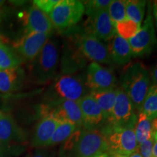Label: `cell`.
<instances>
[{
	"instance_id": "obj_25",
	"label": "cell",
	"mask_w": 157,
	"mask_h": 157,
	"mask_svg": "<svg viewBox=\"0 0 157 157\" xmlns=\"http://www.w3.org/2000/svg\"><path fill=\"white\" fill-rule=\"evenodd\" d=\"M22 58L10 50L7 45L0 42V70L19 67Z\"/></svg>"
},
{
	"instance_id": "obj_9",
	"label": "cell",
	"mask_w": 157,
	"mask_h": 157,
	"mask_svg": "<svg viewBox=\"0 0 157 157\" xmlns=\"http://www.w3.org/2000/svg\"><path fill=\"white\" fill-rule=\"evenodd\" d=\"M128 42L134 57L148 56L157 48V39L151 6H149L148 14L142 26Z\"/></svg>"
},
{
	"instance_id": "obj_13",
	"label": "cell",
	"mask_w": 157,
	"mask_h": 157,
	"mask_svg": "<svg viewBox=\"0 0 157 157\" xmlns=\"http://www.w3.org/2000/svg\"><path fill=\"white\" fill-rule=\"evenodd\" d=\"M87 59L70 36L66 39L63 48L60 59V73H79L87 65Z\"/></svg>"
},
{
	"instance_id": "obj_24",
	"label": "cell",
	"mask_w": 157,
	"mask_h": 157,
	"mask_svg": "<svg viewBox=\"0 0 157 157\" xmlns=\"http://www.w3.org/2000/svg\"><path fill=\"white\" fill-rule=\"evenodd\" d=\"M135 134L138 145L154 137L152 132L151 121L149 120L143 113L139 112L136 125L135 127Z\"/></svg>"
},
{
	"instance_id": "obj_38",
	"label": "cell",
	"mask_w": 157,
	"mask_h": 157,
	"mask_svg": "<svg viewBox=\"0 0 157 157\" xmlns=\"http://www.w3.org/2000/svg\"><path fill=\"white\" fill-rule=\"evenodd\" d=\"M117 157H142V156L140 154V153L138 152V151H135L132 154L127 155V156H117Z\"/></svg>"
},
{
	"instance_id": "obj_2",
	"label": "cell",
	"mask_w": 157,
	"mask_h": 157,
	"mask_svg": "<svg viewBox=\"0 0 157 157\" xmlns=\"http://www.w3.org/2000/svg\"><path fill=\"white\" fill-rule=\"evenodd\" d=\"M89 93L85 75L78 73H60L56 76L47 90L43 103L61 101L77 102Z\"/></svg>"
},
{
	"instance_id": "obj_33",
	"label": "cell",
	"mask_w": 157,
	"mask_h": 157,
	"mask_svg": "<svg viewBox=\"0 0 157 157\" xmlns=\"http://www.w3.org/2000/svg\"><path fill=\"white\" fill-rule=\"evenodd\" d=\"M149 74H150V77L152 79L153 84L157 86V63L153 66Z\"/></svg>"
},
{
	"instance_id": "obj_10",
	"label": "cell",
	"mask_w": 157,
	"mask_h": 157,
	"mask_svg": "<svg viewBox=\"0 0 157 157\" xmlns=\"http://www.w3.org/2000/svg\"><path fill=\"white\" fill-rule=\"evenodd\" d=\"M40 113L42 117H54L60 121H67L73 124L77 128L83 127L81 110L76 101H61L42 103Z\"/></svg>"
},
{
	"instance_id": "obj_20",
	"label": "cell",
	"mask_w": 157,
	"mask_h": 157,
	"mask_svg": "<svg viewBox=\"0 0 157 157\" xmlns=\"http://www.w3.org/2000/svg\"><path fill=\"white\" fill-rule=\"evenodd\" d=\"M23 78V73L20 66L0 70V93H9L19 89Z\"/></svg>"
},
{
	"instance_id": "obj_31",
	"label": "cell",
	"mask_w": 157,
	"mask_h": 157,
	"mask_svg": "<svg viewBox=\"0 0 157 157\" xmlns=\"http://www.w3.org/2000/svg\"><path fill=\"white\" fill-rule=\"evenodd\" d=\"M154 137L145 141L138 146V152L142 157H153L152 149L154 146Z\"/></svg>"
},
{
	"instance_id": "obj_34",
	"label": "cell",
	"mask_w": 157,
	"mask_h": 157,
	"mask_svg": "<svg viewBox=\"0 0 157 157\" xmlns=\"http://www.w3.org/2000/svg\"><path fill=\"white\" fill-rule=\"evenodd\" d=\"M154 146L152 149L153 157H157V131L154 133Z\"/></svg>"
},
{
	"instance_id": "obj_16",
	"label": "cell",
	"mask_w": 157,
	"mask_h": 157,
	"mask_svg": "<svg viewBox=\"0 0 157 157\" xmlns=\"http://www.w3.org/2000/svg\"><path fill=\"white\" fill-rule=\"evenodd\" d=\"M81 110L83 127L85 129H94L105 124L103 114L97 102L90 94L84 96L77 101Z\"/></svg>"
},
{
	"instance_id": "obj_15",
	"label": "cell",
	"mask_w": 157,
	"mask_h": 157,
	"mask_svg": "<svg viewBox=\"0 0 157 157\" xmlns=\"http://www.w3.org/2000/svg\"><path fill=\"white\" fill-rule=\"evenodd\" d=\"M52 36V33H27L22 38L14 42L13 47L23 58L31 61L36 58L47 41Z\"/></svg>"
},
{
	"instance_id": "obj_36",
	"label": "cell",
	"mask_w": 157,
	"mask_h": 157,
	"mask_svg": "<svg viewBox=\"0 0 157 157\" xmlns=\"http://www.w3.org/2000/svg\"><path fill=\"white\" fill-rule=\"evenodd\" d=\"M13 155H12L10 153H9L7 151L0 148V157H13Z\"/></svg>"
},
{
	"instance_id": "obj_29",
	"label": "cell",
	"mask_w": 157,
	"mask_h": 157,
	"mask_svg": "<svg viewBox=\"0 0 157 157\" xmlns=\"http://www.w3.org/2000/svg\"><path fill=\"white\" fill-rule=\"evenodd\" d=\"M111 2V0H92L83 2L84 13L87 15V16H89L95 12L108 10Z\"/></svg>"
},
{
	"instance_id": "obj_1",
	"label": "cell",
	"mask_w": 157,
	"mask_h": 157,
	"mask_svg": "<svg viewBox=\"0 0 157 157\" xmlns=\"http://www.w3.org/2000/svg\"><path fill=\"white\" fill-rule=\"evenodd\" d=\"M107 152V143L101 129L78 128L63 144L60 157H95Z\"/></svg>"
},
{
	"instance_id": "obj_18",
	"label": "cell",
	"mask_w": 157,
	"mask_h": 157,
	"mask_svg": "<svg viewBox=\"0 0 157 157\" xmlns=\"http://www.w3.org/2000/svg\"><path fill=\"white\" fill-rule=\"evenodd\" d=\"M60 121L52 117H44L37 123L31 139L35 148H44Z\"/></svg>"
},
{
	"instance_id": "obj_3",
	"label": "cell",
	"mask_w": 157,
	"mask_h": 157,
	"mask_svg": "<svg viewBox=\"0 0 157 157\" xmlns=\"http://www.w3.org/2000/svg\"><path fill=\"white\" fill-rule=\"evenodd\" d=\"M29 65V74L35 84H44L53 81L58 75L60 63V44L51 36L39 53Z\"/></svg>"
},
{
	"instance_id": "obj_30",
	"label": "cell",
	"mask_w": 157,
	"mask_h": 157,
	"mask_svg": "<svg viewBox=\"0 0 157 157\" xmlns=\"http://www.w3.org/2000/svg\"><path fill=\"white\" fill-rule=\"evenodd\" d=\"M59 1L60 0H36L33 2V5L48 15Z\"/></svg>"
},
{
	"instance_id": "obj_12",
	"label": "cell",
	"mask_w": 157,
	"mask_h": 157,
	"mask_svg": "<svg viewBox=\"0 0 157 157\" xmlns=\"http://www.w3.org/2000/svg\"><path fill=\"white\" fill-rule=\"evenodd\" d=\"M85 77L90 93L107 91L116 88L117 78L113 71L98 63L92 62L88 65Z\"/></svg>"
},
{
	"instance_id": "obj_26",
	"label": "cell",
	"mask_w": 157,
	"mask_h": 157,
	"mask_svg": "<svg viewBox=\"0 0 157 157\" xmlns=\"http://www.w3.org/2000/svg\"><path fill=\"white\" fill-rule=\"evenodd\" d=\"M146 1L129 0L126 3V17L133 22L141 25L146 10Z\"/></svg>"
},
{
	"instance_id": "obj_28",
	"label": "cell",
	"mask_w": 157,
	"mask_h": 157,
	"mask_svg": "<svg viewBox=\"0 0 157 157\" xmlns=\"http://www.w3.org/2000/svg\"><path fill=\"white\" fill-rule=\"evenodd\" d=\"M140 25L126 18L116 25V31L119 36L126 40H128L137 34L140 28Z\"/></svg>"
},
{
	"instance_id": "obj_23",
	"label": "cell",
	"mask_w": 157,
	"mask_h": 157,
	"mask_svg": "<svg viewBox=\"0 0 157 157\" xmlns=\"http://www.w3.org/2000/svg\"><path fill=\"white\" fill-rule=\"evenodd\" d=\"M77 129V127L73 124L67 121H60L50 140L47 143L46 147L54 146L64 143Z\"/></svg>"
},
{
	"instance_id": "obj_19",
	"label": "cell",
	"mask_w": 157,
	"mask_h": 157,
	"mask_svg": "<svg viewBox=\"0 0 157 157\" xmlns=\"http://www.w3.org/2000/svg\"><path fill=\"white\" fill-rule=\"evenodd\" d=\"M110 41L111 43L108 48L112 62L119 66H124L128 63L132 57L128 40L116 34Z\"/></svg>"
},
{
	"instance_id": "obj_37",
	"label": "cell",
	"mask_w": 157,
	"mask_h": 157,
	"mask_svg": "<svg viewBox=\"0 0 157 157\" xmlns=\"http://www.w3.org/2000/svg\"><path fill=\"white\" fill-rule=\"evenodd\" d=\"M151 128L153 133H154L156 131H157V118L151 121Z\"/></svg>"
},
{
	"instance_id": "obj_32",
	"label": "cell",
	"mask_w": 157,
	"mask_h": 157,
	"mask_svg": "<svg viewBox=\"0 0 157 157\" xmlns=\"http://www.w3.org/2000/svg\"><path fill=\"white\" fill-rule=\"evenodd\" d=\"M53 156L54 154L49 150L39 148L29 151L25 157H53Z\"/></svg>"
},
{
	"instance_id": "obj_4",
	"label": "cell",
	"mask_w": 157,
	"mask_h": 157,
	"mask_svg": "<svg viewBox=\"0 0 157 157\" xmlns=\"http://www.w3.org/2000/svg\"><path fill=\"white\" fill-rule=\"evenodd\" d=\"M119 84L135 109L140 112L150 87V74L147 68L140 63L131 65L123 72Z\"/></svg>"
},
{
	"instance_id": "obj_40",
	"label": "cell",
	"mask_w": 157,
	"mask_h": 157,
	"mask_svg": "<svg viewBox=\"0 0 157 157\" xmlns=\"http://www.w3.org/2000/svg\"><path fill=\"white\" fill-rule=\"evenodd\" d=\"M4 2H4V1H0V7H1V6L3 5Z\"/></svg>"
},
{
	"instance_id": "obj_7",
	"label": "cell",
	"mask_w": 157,
	"mask_h": 157,
	"mask_svg": "<svg viewBox=\"0 0 157 157\" xmlns=\"http://www.w3.org/2000/svg\"><path fill=\"white\" fill-rule=\"evenodd\" d=\"M26 139L24 130L15 119L0 110V148L14 156L23 151Z\"/></svg>"
},
{
	"instance_id": "obj_21",
	"label": "cell",
	"mask_w": 157,
	"mask_h": 157,
	"mask_svg": "<svg viewBox=\"0 0 157 157\" xmlns=\"http://www.w3.org/2000/svg\"><path fill=\"white\" fill-rule=\"evenodd\" d=\"M117 88L116 87L115 89L107 90V91L90 93V95L93 96L94 99L97 102L100 109H101L104 119H105V124L109 121L111 113H112L116 100V95H117Z\"/></svg>"
},
{
	"instance_id": "obj_17",
	"label": "cell",
	"mask_w": 157,
	"mask_h": 157,
	"mask_svg": "<svg viewBox=\"0 0 157 157\" xmlns=\"http://www.w3.org/2000/svg\"><path fill=\"white\" fill-rule=\"evenodd\" d=\"M23 25L25 33H52L53 25L48 15L33 5L23 14Z\"/></svg>"
},
{
	"instance_id": "obj_5",
	"label": "cell",
	"mask_w": 157,
	"mask_h": 157,
	"mask_svg": "<svg viewBox=\"0 0 157 157\" xmlns=\"http://www.w3.org/2000/svg\"><path fill=\"white\" fill-rule=\"evenodd\" d=\"M101 131L107 143V154L115 156H127L138 151L135 128L105 124Z\"/></svg>"
},
{
	"instance_id": "obj_14",
	"label": "cell",
	"mask_w": 157,
	"mask_h": 157,
	"mask_svg": "<svg viewBox=\"0 0 157 157\" xmlns=\"http://www.w3.org/2000/svg\"><path fill=\"white\" fill-rule=\"evenodd\" d=\"M86 31L100 40L110 41L117 34L116 25L109 16L108 10H103L88 16Z\"/></svg>"
},
{
	"instance_id": "obj_27",
	"label": "cell",
	"mask_w": 157,
	"mask_h": 157,
	"mask_svg": "<svg viewBox=\"0 0 157 157\" xmlns=\"http://www.w3.org/2000/svg\"><path fill=\"white\" fill-rule=\"evenodd\" d=\"M126 3L125 0H113L108 7L109 16L115 25L127 18Z\"/></svg>"
},
{
	"instance_id": "obj_11",
	"label": "cell",
	"mask_w": 157,
	"mask_h": 157,
	"mask_svg": "<svg viewBox=\"0 0 157 157\" xmlns=\"http://www.w3.org/2000/svg\"><path fill=\"white\" fill-rule=\"evenodd\" d=\"M135 110L132 103L126 93L120 87L117 88L112 113L105 124L135 128L137 120Z\"/></svg>"
},
{
	"instance_id": "obj_22",
	"label": "cell",
	"mask_w": 157,
	"mask_h": 157,
	"mask_svg": "<svg viewBox=\"0 0 157 157\" xmlns=\"http://www.w3.org/2000/svg\"><path fill=\"white\" fill-rule=\"evenodd\" d=\"M140 112L151 121L157 118V86L155 84H152L149 87Z\"/></svg>"
},
{
	"instance_id": "obj_8",
	"label": "cell",
	"mask_w": 157,
	"mask_h": 157,
	"mask_svg": "<svg viewBox=\"0 0 157 157\" xmlns=\"http://www.w3.org/2000/svg\"><path fill=\"white\" fill-rule=\"evenodd\" d=\"M84 13L83 2L78 0H60L48 14L51 22L60 31L69 30L79 22Z\"/></svg>"
},
{
	"instance_id": "obj_39",
	"label": "cell",
	"mask_w": 157,
	"mask_h": 157,
	"mask_svg": "<svg viewBox=\"0 0 157 157\" xmlns=\"http://www.w3.org/2000/svg\"><path fill=\"white\" fill-rule=\"evenodd\" d=\"M95 157H117V156H112V155H110L109 154H107V153H104V154L98 155V156H96Z\"/></svg>"
},
{
	"instance_id": "obj_35",
	"label": "cell",
	"mask_w": 157,
	"mask_h": 157,
	"mask_svg": "<svg viewBox=\"0 0 157 157\" xmlns=\"http://www.w3.org/2000/svg\"><path fill=\"white\" fill-rule=\"evenodd\" d=\"M153 13H154V17L155 19V23H156V29H157V1H154L153 3Z\"/></svg>"
},
{
	"instance_id": "obj_6",
	"label": "cell",
	"mask_w": 157,
	"mask_h": 157,
	"mask_svg": "<svg viewBox=\"0 0 157 157\" xmlns=\"http://www.w3.org/2000/svg\"><path fill=\"white\" fill-rule=\"evenodd\" d=\"M72 31V29H71ZM70 36L81 50L87 60L95 63L111 65L113 63L110 56L109 48L104 43L89 32L72 31Z\"/></svg>"
}]
</instances>
